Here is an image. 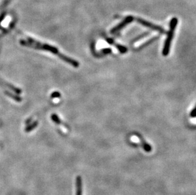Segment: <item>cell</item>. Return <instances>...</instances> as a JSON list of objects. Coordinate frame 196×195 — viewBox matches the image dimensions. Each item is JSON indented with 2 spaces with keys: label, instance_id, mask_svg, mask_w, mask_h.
Masks as SVG:
<instances>
[{
  "label": "cell",
  "instance_id": "cell-1",
  "mask_svg": "<svg viewBox=\"0 0 196 195\" xmlns=\"http://www.w3.org/2000/svg\"><path fill=\"white\" fill-rule=\"evenodd\" d=\"M22 43H23L24 45H31L32 46H36L35 48H39L41 49H43L45 50H47V51H49L55 54V55L59 56L60 58H61L62 59H63V60H66L67 63L71 64L72 65L75 66V67H78L79 65V63L75 61L74 60L72 59H71L69 58H68L67 57L61 54L59 51L57 50V49L54 46H51L50 45H46V44H44V43H41L39 41H36V40H34L31 38H28V40H22Z\"/></svg>",
  "mask_w": 196,
  "mask_h": 195
},
{
  "label": "cell",
  "instance_id": "cell-2",
  "mask_svg": "<svg viewBox=\"0 0 196 195\" xmlns=\"http://www.w3.org/2000/svg\"><path fill=\"white\" fill-rule=\"evenodd\" d=\"M178 23V20L177 18H173L170 22V29L168 32V37L166 40L165 46H164V48L162 50V54L163 55L166 56L168 55L169 52V49H170L171 46V42L173 39V37L174 35V29L176 28V26Z\"/></svg>",
  "mask_w": 196,
  "mask_h": 195
},
{
  "label": "cell",
  "instance_id": "cell-3",
  "mask_svg": "<svg viewBox=\"0 0 196 195\" xmlns=\"http://www.w3.org/2000/svg\"><path fill=\"white\" fill-rule=\"evenodd\" d=\"M136 21L139 23L143 25H144L145 27H147V28H150V29H151L152 30H154V31H157L159 32H161V33H165V30H164L162 28H161V27H159V26L156 25L152 23L149 22H147L146 20H144L141 19H139V18L136 19Z\"/></svg>",
  "mask_w": 196,
  "mask_h": 195
},
{
  "label": "cell",
  "instance_id": "cell-4",
  "mask_svg": "<svg viewBox=\"0 0 196 195\" xmlns=\"http://www.w3.org/2000/svg\"><path fill=\"white\" fill-rule=\"evenodd\" d=\"M133 20V17H131V16H128V17H126L123 22L121 24H119L118 25H117L114 28V29H113L111 30V33H114L116 32H118V31L121 30L123 29L125 25H126L130 23Z\"/></svg>",
  "mask_w": 196,
  "mask_h": 195
},
{
  "label": "cell",
  "instance_id": "cell-5",
  "mask_svg": "<svg viewBox=\"0 0 196 195\" xmlns=\"http://www.w3.org/2000/svg\"><path fill=\"white\" fill-rule=\"evenodd\" d=\"M81 195V178L78 177L77 179V194Z\"/></svg>",
  "mask_w": 196,
  "mask_h": 195
},
{
  "label": "cell",
  "instance_id": "cell-6",
  "mask_svg": "<svg viewBox=\"0 0 196 195\" xmlns=\"http://www.w3.org/2000/svg\"><path fill=\"white\" fill-rule=\"evenodd\" d=\"M131 141L133 142H135V143H139L140 142V139L139 138H137L136 136H132L131 137Z\"/></svg>",
  "mask_w": 196,
  "mask_h": 195
}]
</instances>
